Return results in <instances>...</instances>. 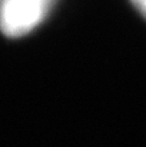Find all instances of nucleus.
<instances>
[{
	"mask_svg": "<svg viewBox=\"0 0 146 147\" xmlns=\"http://www.w3.org/2000/svg\"><path fill=\"white\" fill-rule=\"evenodd\" d=\"M56 0H3L0 3V32L7 37H22L37 27Z\"/></svg>",
	"mask_w": 146,
	"mask_h": 147,
	"instance_id": "f257e3e1",
	"label": "nucleus"
},
{
	"mask_svg": "<svg viewBox=\"0 0 146 147\" xmlns=\"http://www.w3.org/2000/svg\"><path fill=\"white\" fill-rule=\"evenodd\" d=\"M132 1V4L138 9V11L143 16V17H146V0H130Z\"/></svg>",
	"mask_w": 146,
	"mask_h": 147,
	"instance_id": "f03ea898",
	"label": "nucleus"
},
{
	"mask_svg": "<svg viewBox=\"0 0 146 147\" xmlns=\"http://www.w3.org/2000/svg\"><path fill=\"white\" fill-rule=\"evenodd\" d=\"M1 1H3V0H0V3H1Z\"/></svg>",
	"mask_w": 146,
	"mask_h": 147,
	"instance_id": "7ed1b4c3",
	"label": "nucleus"
}]
</instances>
